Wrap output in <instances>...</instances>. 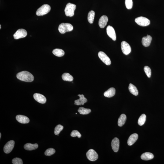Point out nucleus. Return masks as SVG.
I'll return each mask as SVG.
<instances>
[{
    "instance_id": "f257e3e1",
    "label": "nucleus",
    "mask_w": 164,
    "mask_h": 164,
    "mask_svg": "<svg viewBox=\"0 0 164 164\" xmlns=\"http://www.w3.org/2000/svg\"><path fill=\"white\" fill-rule=\"evenodd\" d=\"M16 77L19 80L26 82H32L34 79L32 74L26 71L19 72L16 75Z\"/></svg>"
},
{
    "instance_id": "f03ea898",
    "label": "nucleus",
    "mask_w": 164,
    "mask_h": 164,
    "mask_svg": "<svg viewBox=\"0 0 164 164\" xmlns=\"http://www.w3.org/2000/svg\"><path fill=\"white\" fill-rule=\"evenodd\" d=\"M73 29V26L69 23H61L58 27V31L61 34H65L66 32H70Z\"/></svg>"
},
{
    "instance_id": "7ed1b4c3",
    "label": "nucleus",
    "mask_w": 164,
    "mask_h": 164,
    "mask_svg": "<svg viewBox=\"0 0 164 164\" xmlns=\"http://www.w3.org/2000/svg\"><path fill=\"white\" fill-rule=\"evenodd\" d=\"M76 8V5L74 4L68 3L67 4L65 9L66 15L72 17L74 15V11Z\"/></svg>"
},
{
    "instance_id": "20e7f679",
    "label": "nucleus",
    "mask_w": 164,
    "mask_h": 164,
    "mask_svg": "<svg viewBox=\"0 0 164 164\" xmlns=\"http://www.w3.org/2000/svg\"><path fill=\"white\" fill-rule=\"evenodd\" d=\"M51 7L50 5L48 4L42 5L37 10L36 14L38 16H43L46 14L50 11Z\"/></svg>"
},
{
    "instance_id": "39448f33",
    "label": "nucleus",
    "mask_w": 164,
    "mask_h": 164,
    "mask_svg": "<svg viewBox=\"0 0 164 164\" xmlns=\"http://www.w3.org/2000/svg\"><path fill=\"white\" fill-rule=\"evenodd\" d=\"M135 22L138 25L142 27L147 26L150 24V20L143 16L136 18L135 19Z\"/></svg>"
},
{
    "instance_id": "423d86ee",
    "label": "nucleus",
    "mask_w": 164,
    "mask_h": 164,
    "mask_svg": "<svg viewBox=\"0 0 164 164\" xmlns=\"http://www.w3.org/2000/svg\"><path fill=\"white\" fill-rule=\"evenodd\" d=\"M86 156L89 160L92 161H96L98 158V155L95 150L91 149L86 153Z\"/></svg>"
},
{
    "instance_id": "0eeeda50",
    "label": "nucleus",
    "mask_w": 164,
    "mask_h": 164,
    "mask_svg": "<svg viewBox=\"0 0 164 164\" xmlns=\"http://www.w3.org/2000/svg\"><path fill=\"white\" fill-rule=\"evenodd\" d=\"M98 56L102 62L106 65H109L111 64L110 59L104 52L100 51L98 54Z\"/></svg>"
},
{
    "instance_id": "6e6552de",
    "label": "nucleus",
    "mask_w": 164,
    "mask_h": 164,
    "mask_svg": "<svg viewBox=\"0 0 164 164\" xmlns=\"http://www.w3.org/2000/svg\"><path fill=\"white\" fill-rule=\"evenodd\" d=\"M121 48L124 54L127 55L131 52V47L130 45L125 41H123L121 43Z\"/></svg>"
},
{
    "instance_id": "1a4fd4ad",
    "label": "nucleus",
    "mask_w": 164,
    "mask_h": 164,
    "mask_svg": "<svg viewBox=\"0 0 164 164\" xmlns=\"http://www.w3.org/2000/svg\"><path fill=\"white\" fill-rule=\"evenodd\" d=\"M27 35V31L26 30L23 29H20L16 31L13 36L15 39H18L25 37Z\"/></svg>"
},
{
    "instance_id": "9d476101",
    "label": "nucleus",
    "mask_w": 164,
    "mask_h": 164,
    "mask_svg": "<svg viewBox=\"0 0 164 164\" xmlns=\"http://www.w3.org/2000/svg\"><path fill=\"white\" fill-rule=\"evenodd\" d=\"M14 144L15 142L13 140H10L7 142L4 146V152L7 154L10 153L14 147Z\"/></svg>"
},
{
    "instance_id": "9b49d317",
    "label": "nucleus",
    "mask_w": 164,
    "mask_h": 164,
    "mask_svg": "<svg viewBox=\"0 0 164 164\" xmlns=\"http://www.w3.org/2000/svg\"><path fill=\"white\" fill-rule=\"evenodd\" d=\"M107 33L110 38H112L113 40L115 41L116 40V35L114 29L110 26H108L106 28Z\"/></svg>"
},
{
    "instance_id": "f8f14e48",
    "label": "nucleus",
    "mask_w": 164,
    "mask_h": 164,
    "mask_svg": "<svg viewBox=\"0 0 164 164\" xmlns=\"http://www.w3.org/2000/svg\"><path fill=\"white\" fill-rule=\"evenodd\" d=\"M34 98L36 101L41 104H44L46 102L45 97L42 94L35 93L34 94Z\"/></svg>"
},
{
    "instance_id": "ddd939ff",
    "label": "nucleus",
    "mask_w": 164,
    "mask_h": 164,
    "mask_svg": "<svg viewBox=\"0 0 164 164\" xmlns=\"http://www.w3.org/2000/svg\"><path fill=\"white\" fill-rule=\"evenodd\" d=\"M112 149L115 152L118 151L120 147V141L117 138H115L112 140L111 143Z\"/></svg>"
},
{
    "instance_id": "4468645a",
    "label": "nucleus",
    "mask_w": 164,
    "mask_h": 164,
    "mask_svg": "<svg viewBox=\"0 0 164 164\" xmlns=\"http://www.w3.org/2000/svg\"><path fill=\"white\" fill-rule=\"evenodd\" d=\"M78 96L79 97V98L75 101V105L77 106L83 105L85 103L87 102V99L86 98L84 97V95L79 94Z\"/></svg>"
},
{
    "instance_id": "2eb2a0df",
    "label": "nucleus",
    "mask_w": 164,
    "mask_h": 164,
    "mask_svg": "<svg viewBox=\"0 0 164 164\" xmlns=\"http://www.w3.org/2000/svg\"><path fill=\"white\" fill-rule=\"evenodd\" d=\"M16 119L19 122L21 123H28L30 122L29 119L28 117L22 115H18L16 116Z\"/></svg>"
},
{
    "instance_id": "dca6fc26",
    "label": "nucleus",
    "mask_w": 164,
    "mask_h": 164,
    "mask_svg": "<svg viewBox=\"0 0 164 164\" xmlns=\"http://www.w3.org/2000/svg\"><path fill=\"white\" fill-rule=\"evenodd\" d=\"M108 19L107 16L106 15H103L101 16L98 22V24L101 28H104L106 26Z\"/></svg>"
},
{
    "instance_id": "f3484780",
    "label": "nucleus",
    "mask_w": 164,
    "mask_h": 164,
    "mask_svg": "<svg viewBox=\"0 0 164 164\" xmlns=\"http://www.w3.org/2000/svg\"><path fill=\"white\" fill-rule=\"evenodd\" d=\"M152 40V38L150 35H147V37H144L142 38V43L143 46L147 47L150 45Z\"/></svg>"
},
{
    "instance_id": "a211bd4d",
    "label": "nucleus",
    "mask_w": 164,
    "mask_h": 164,
    "mask_svg": "<svg viewBox=\"0 0 164 164\" xmlns=\"http://www.w3.org/2000/svg\"><path fill=\"white\" fill-rule=\"evenodd\" d=\"M138 136L137 134L134 133L131 135L128 138L127 144L128 146H131L133 145L134 143L137 140Z\"/></svg>"
},
{
    "instance_id": "6ab92c4d",
    "label": "nucleus",
    "mask_w": 164,
    "mask_h": 164,
    "mask_svg": "<svg viewBox=\"0 0 164 164\" xmlns=\"http://www.w3.org/2000/svg\"><path fill=\"white\" fill-rule=\"evenodd\" d=\"M116 89L114 87H111L104 93V95L105 97L108 98H111L114 96L115 94Z\"/></svg>"
},
{
    "instance_id": "aec40b11",
    "label": "nucleus",
    "mask_w": 164,
    "mask_h": 164,
    "mask_svg": "<svg viewBox=\"0 0 164 164\" xmlns=\"http://www.w3.org/2000/svg\"><path fill=\"white\" fill-rule=\"evenodd\" d=\"M154 158V155L150 153L146 152L143 153L141 156V158L144 161H148L153 159Z\"/></svg>"
},
{
    "instance_id": "412c9836",
    "label": "nucleus",
    "mask_w": 164,
    "mask_h": 164,
    "mask_svg": "<svg viewBox=\"0 0 164 164\" xmlns=\"http://www.w3.org/2000/svg\"><path fill=\"white\" fill-rule=\"evenodd\" d=\"M38 145L37 143L34 144L30 143H27L24 146L25 149L27 150H32L36 149L38 148Z\"/></svg>"
},
{
    "instance_id": "4be33fe9",
    "label": "nucleus",
    "mask_w": 164,
    "mask_h": 164,
    "mask_svg": "<svg viewBox=\"0 0 164 164\" xmlns=\"http://www.w3.org/2000/svg\"><path fill=\"white\" fill-rule=\"evenodd\" d=\"M128 89L131 94L135 96L138 95V91L136 87L132 84H130L128 86Z\"/></svg>"
},
{
    "instance_id": "5701e85b",
    "label": "nucleus",
    "mask_w": 164,
    "mask_h": 164,
    "mask_svg": "<svg viewBox=\"0 0 164 164\" xmlns=\"http://www.w3.org/2000/svg\"><path fill=\"white\" fill-rule=\"evenodd\" d=\"M126 120V117L124 114H122L120 116L118 120V125L120 127L123 126L125 124Z\"/></svg>"
},
{
    "instance_id": "b1692460",
    "label": "nucleus",
    "mask_w": 164,
    "mask_h": 164,
    "mask_svg": "<svg viewBox=\"0 0 164 164\" xmlns=\"http://www.w3.org/2000/svg\"><path fill=\"white\" fill-rule=\"evenodd\" d=\"M52 53L58 57L63 56L65 54V52L62 49H55L53 50Z\"/></svg>"
},
{
    "instance_id": "393cba45",
    "label": "nucleus",
    "mask_w": 164,
    "mask_h": 164,
    "mask_svg": "<svg viewBox=\"0 0 164 164\" xmlns=\"http://www.w3.org/2000/svg\"><path fill=\"white\" fill-rule=\"evenodd\" d=\"M62 78L63 80L65 81L72 82L73 80V76H71L69 73H65L62 75Z\"/></svg>"
},
{
    "instance_id": "a878e982",
    "label": "nucleus",
    "mask_w": 164,
    "mask_h": 164,
    "mask_svg": "<svg viewBox=\"0 0 164 164\" xmlns=\"http://www.w3.org/2000/svg\"><path fill=\"white\" fill-rule=\"evenodd\" d=\"M95 16V12L94 11L91 10L89 12L87 16V20L90 24H92L93 22Z\"/></svg>"
},
{
    "instance_id": "bb28decb",
    "label": "nucleus",
    "mask_w": 164,
    "mask_h": 164,
    "mask_svg": "<svg viewBox=\"0 0 164 164\" xmlns=\"http://www.w3.org/2000/svg\"><path fill=\"white\" fill-rule=\"evenodd\" d=\"M78 112L79 113L82 115H87L89 114L91 112V110L90 109H86L83 107L79 108Z\"/></svg>"
},
{
    "instance_id": "cd10ccee",
    "label": "nucleus",
    "mask_w": 164,
    "mask_h": 164,
    "mask_svg": "<svg viewBox=\"0 0 164 164\" xmlns=\"http://www.w3.org/2000/svg\"><path fill=\"white\" fill-rule=\"evenodd\" d=\"M146 116L145 114H143L139 117L138 120V124L139 125H144L146 120Z\"/></svg>"
},
{
    "instance_id": "c85d7f7f",
    "label": "nucleus",
    "mask_w": 164,
    "mask_h": 164,
    "mask_svg": "<svg viewBox=\"0 0 164 164\" xmlns=\"http://www.w3.org/2000/svg\"><path fill=\"white\" fill-rule=\"evenodd\" d=\"M64 127L61 125H58L56 126L54 129V133L55 135H59L60 132L63 129Z\"/></svg>"
},
{
    "instance_id": "c756f323",
    "label": "nucleus",
    "mask_w": 164,
    "mask_h": 164,
    "mask_svg": "<svg viewBox=\"0 0 164 164\" xmlns=\"http://www.w3.org/2000/svg\"><path fill=\"white\" fill-rule=\"evenodd\" d=\"M55 152V150L54 149L50 148L47 149L45 151V155L46 156H50L53 155Z\"/></svg>"
},
{
    "instance_id": "7c9ffc66",
    "label": "nucleus",
    "mask_w": 164,
    "mask_h": 164,
    "mask_svg": "<svg viewBox=\"0 0 164 164\" xmlns=\"http://www.w3.org/2000/svg\"><path fill=\"white\" fill-rule=\"evenodd\" d=\"M144 70L147 76L149 78L151 77V70L150 68L147 66L144 67Z\"/></svg>"
},
{
    "instance_id": "2f4dec72",
    "label": "nucleus",
    "mask_w": 164,
    "mask_h": 164,
    "mask_svg": "<svg viewBox=\"0 0 164 164\" xmlns=\"http://www.w3.org/2000/svg\"><path fill=\"white\" fill-rule=\"evenodd\" d=\"M71 136L72 137H78L79 138L81 137L82 135L78 131L76 130H74L72 131L71 134Z\"/></svg>"
},
{
    "instance_id": "473e14b6",
    "label": "nucleus",
    "mask_w": 164,
    "mask_h": 164,
    "mask_svg": "<svg viewBox=\"0 0 164 164\" xmlns=\"http://www.w3.org/2000/svg\"><path fill=\"white\" fill-rule=\"evenodd\" d=\"M125 5L127 9H132L133 5L132 0H125Z\"/></svg>"
},
{
    "instance_id": "72a5a7b5",
    "label": "nucleus",
    "mask_w": 164,
    "mask_h": 164,
    "mask_svg": "<svg viewBox=\"0 0 164 164\" xmlns=\"http://www.w3.org/2000/svg\"><path fill=\"white\" fill-rule=\"evenodd\" d=\"M12 163L13 164H23V161L21 159L15 158L12 160Z\"/></svg>"
},
{
    "instance_id": "f704fd0d",
    "label": "nucleus",
    "mask_w": 164,
    "mask_h": 164,
    "mask_svg": "<svg viewBox=\"0 0 164 164\" xmlns=\"http://www.w3.org/2000/svg\"><path fill=\"white\" fill-rule=\"evenodd\" d=\"M1 133H0V138H1Z\"/></svg>"
},
{
    "instance_id": "c9c22d12",
    "label": "nucleus",
    "mask_w": 164,
    "mask_h": 164,
    "mask_svg": "<svg viewBox=\"0 0 164 164\" xmlns=\"http://www.w3.org/2000/svg\"><path fill=\"white\" fill-rule=\"evenodd\" d=\"M1 29V25H0V29Z\"/></svg>"
}]
</instances>
